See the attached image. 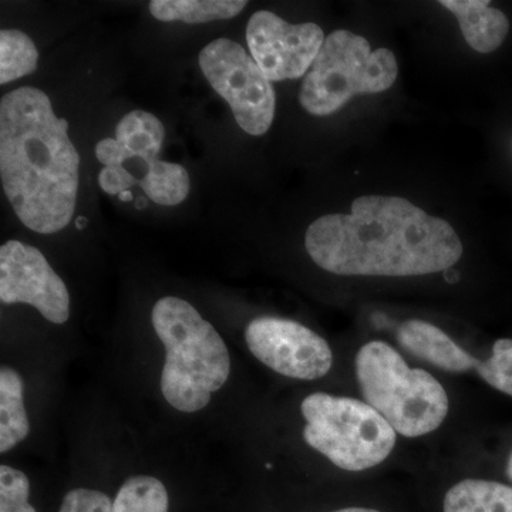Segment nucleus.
<instances>
[{"label": "nucleus", "mask_w": 512, "mask_h": 512, "mask_svg": "<svg viewBox=\"0 0 512 512\" xmlns=\"http://www.w3.org/2000/svg\"><path fill=\"white\" fill-rule=\"evenodd\" d=\"M312 261L330 274L406 278L448 271L463 256L457 232L406 198L365 195L349 214L312 222L305 235Z\"/></svg>", "instance_id": "f257e3e1"}, {"label": "nucleus", "mask_w": 512, "mask_h": 512, "mask_svg": "<svg viewBox=\"0 0 512 512\" xmlns=\"http://www.w3.org/2000/svg\"><path fill=\"white\" fill-rule=\"evenodd\" d=\"M80 156L69 123L57 119L49 97L20 87L0 101V174L20 221L39 234H55L73 220Z\"/></svg>", "instance_id": "f03ea898"}, {"label": "nucleus", "mask_w": 512, "mask_h": 512, "mask_svg": "<svg viewBox=\"0 0 512 512\" xmlns=\"http://www.w3.org/2000/svg\"><path fill=\"white\" fill-rule=\"evenodd\" d=\"M154 330L165 348L164 399L178 412H200L227 383L231 357L220 333L184 299L167 296L154 305Z\"/></svg>", "instance_id": "7ed1b4c3"}, {"label": "nucleus", "mask_w": 512, "mask_h": 512, "mask_svg": "<svg viewBox=\"0 0 512 512\" xmlns=\"http://www.w3.org/2000/svg\"><path fill=\"white\" fill-rule=\"evenodd\" d=\"M356 379L365 402L400 436L416 439L439 429L450 410L446 389L433 375L413 369L382 340L357 350Z\"/></svg>", "instance_id": "20e7f679"}, {"label": "nucleus", "mask_w": 512, "mask_h": 512, "mask_svg": "<svg viewBox=\"0 0 512 512\" xmlns=\"http://www.w3.org/2000/svg\"><path fill=\"white\" fill-rule=\"evenodd\" d=\"M301 412L303 440L340 470H370L396 447V431L366 402L313 393L303 399Z\"/></svg>", "instance_id": "39448f33"}, {"label": "nucleus", "mask_w": 512, "mask_h": 512, "mask_svg": "<svg viewBox=\"0 0 512 512\" xmlns=\"http://www.w3.org/2000/svg\"><path fill=\"white\" fill-rule=\"evenodd\" d=\"M397 74L396 56L389 49L372 50L365 37L335 30L303 79L299 103L312 116H329L357 94L386 92Z\"/></svg>", "instance_id": "423d86ee"}, {"label": "nucleus", "mask_w": 512, "mask_h": 512, "mask_svg": "<svg viewBox=\"0 0 512 512\" xmlns=\"http://www.w3.org/2000/svg\"><path fill=\"white\" fill-rule=\"evenodd\" d=\"M200 67L231 107L238 126L251 136H264L274 121L276 96L254 57L232 40L217 39L202 49Z\"/></svg>", "instance_id": "0eeeda50"}, {"label": "nucleus", "mask_w": 512, "mask_h": 512, "mask_svg": "<svg viewBox=\"0 0 512 512\" xmlns=\"http://www.w3.org/2000/svg\"><path fill=\"white\" fill-rule=\"evenodd\" d=\"M245 340L252 355L279 375L318 380L332 369L329 343L295 320L261 316L249 322Z\"/></svg>", "instance_id": "6e6552de"}, {"label": "nucleus", "mask_w": 512, "mask_h": 512, "mask_svg": "<svg viewBox=\"0 0 512 512\" xmlns=\"http://www.w3.org/2000/svg\"><path fill=\"white\" fill-rule=\"evenodd\" d=\"M325 39L315 23L291 25L268 10L254 13L247 26L249 52L271 82L302 77L312 67Z\"/></svg>", "instance_id": "1a4fd4ad"}, {"label": "nucleus", "mask_w": 512, "mask_h": 512, "mask_svg": "<svg viewBox=\"0 0 512 512\" xmlns=\"http://www.w3.org/2000/svg\"><path fill=\"white\" fill-rule=\"evenodd\" d=\"M0 301L35 306L49 322L70 316V295L45 255L32 245L9 241L0 248Z\"/></svg>", "instance_id": "9d476101"}, {"label": "nucleus", "mask_w": 512, "mask_h": 512, "mask_svg": "<svg viewBox=\"0 0 512 512\" xmlns=\"http://www.w3.org/2000/svg\"><path fill=\"white\" fill-rule=\"evenodd\" d=\"M397 340L404 350L444 372L476 370L488 386L512 397V339L495 340L491 356L481 360L460 348L433 323L412 319L397 330Z\"/></svg>", "instance_id": "9b49d317"}, {"label": "nucleus", "mask_w": 512, "mask_h": 512, "mask_svg": "<svg viewBox=\"0 0 512 512\" xmlns=\"http://www.w3.org/2000/svg\"><path fill=\"white\" fill-rule=\"evenodd\" d=\"M165 128L154 114L134 110L116 127V138H104L96 146V157L106 167H121L128 160L140 158L148 164L160 160Z\"/></svg>", "instance_id": "f8f14e48"}, {"label": "nucleus", "mask_w": 512, "mask_h": 512, "mask_svg": "<svg viewBox=\"0 0 512 512\" xmlns=\"http://www.w3.org/2000/svg\"><path fill=\"white\" fill-rule=\"evenodd\" d=\"M458 20L461 33L471 49L478 53L495 52L510 32V22L488 0H441Z\"/></svg>", "instance_id": "ddd939ff"}, {"label": "nucleus", "mask_w": 512, "mask_h": 512, "mask_svg": "<svg viewBox=\"0 0 512 512\" xmlns=\"http://www.w3.org/2000/svg\"><path fill=\"white\" fill-rule=\"evenodd\" d=\"M443 512H512V487L497 481L466 478L448 488Z\"/></svg>", "instance_id": "4468645a"}, {"label": "nucleus", "mask_w": 512, "mask_h": 512, "mask_svg": "<svg viewBox=\"0 0 512 512\" xmlns=\"http://www.w3.org/2000/svg\"><path fill=\"white\" fill-rule=\"evenodd\" d=\"M30 423L23 403V380L18 372L0 370V453H8L28 437Z\"/></svg>", "instance_id": "2eb2a0df"}, {"label": "nucleus", "mask_w": 512, "mask_h": 512, "mask_svg": "<svg viewBox=\"0 0 512 512\" xmlns=\"http://www.w3.org/2000/svg\"><path fill=\"white\" fill-rule=\"evenodd\" d=\"M247 5L244 0H153L150 12L161 22L207 23L235 18Z\"/></svg>", "instance_id": "dca6fc26"}, {"label": "nucleus", "mask_w": 512, "mask_h": 512, "mask_svg": "<svg viewBox=\"0 0 512 512\" xmlns=\"http://www.w3.org/2000/svg\"><path fill=\"white\" fill-rule=\"evenodd\" d=\"M140 187L156 204L174 207L190 194V175L183 165L158 160L150 165Z\"/></svg>", "instance_id": "f3484780"}, {"label": "nucleus", "mask_w": 512, "mask_h": 512, "mask_svg": "<svg viewBox=\"0 0 512 512\" xmlns=\"http://www.w3.org/2000/svg\"><path fill=\"white\" fill-rule=\"evenodd\" d=\"M39 52L28 35L15 29L0 32V84L15 82L35 72Z\"/></svg>", "instance_id": "a211bd4d"}, {"label": "nucleus", "mask_w": 512, "mask_h": 512, "mask_svg": "<svg viewBox=\"0 0 512 512\" xmlns=\"http://www.w3.org/2000/svg\"><path fill=\"white\" fill-rule=\"evenodd\" d=\"M167 488L156 477L134 476L121 485L113 512H168Z\"/></svg>", "instance_id": "6ab92c4d"}, {"label": "nucleus", "mask_w": 512, "mask_h": 512, "mask_svg": "<svg viewBox=\"0 0 512 512\" xmlns=\"http://www.w3.org/2000/svg\"><path fill=\"white\" fill-rule=\"evenodd\" d=\"M30 483L25 473L0 467V512H37L29 503Z\"/></svg>", "instance_id": "aec40b11"}, {"label": "nucleus", "mask_w": 512, "mask_h": 512, "mask_svg": "<svg viewBox=\"0 0 512 512\" xmlns=\"http://www.w3.org/2000/svg\"><path fill=\"white\" fill-rule=\"evenodd\" d=\"M113 503L101 491L76 488L66 494L59 512H113Z\"/></svg>", "instance_id": "412c9836"}, {"label": "nucleus", "mask_w": 512, "mask_h": 512, "mask_svg": "<svg viewBox=\"0 0 512 512\" xmlns=\"http://www.w3.org/2000/svg\"><path fill=\"white\" fill-rule=\"evenodd\" d=\"M101 190L110 195H120L121 192L130 191L136 184L133 175L128 173L126 167H104L99 174Z\"/></svg>", "instance_id": "4be33fe9"}, {"label": "nucleus", "mask_w": 512, "mask_h": 512, "mask_svg": "<svg viewBox=\"0 0 512 512\" xmlns=\"http://www.w3.org/2000/svg\"><path fill=\"white\" fill-rule=\"evenodd\" d=\"M332 512H382L379 510H375V508H367V507H348L342 508V510H336Z\"/></svg>", "instance_id": "5701e85b"}, {"label": "nucleus", "mask_w": 512, "mask_h": 512, "mask_svg": "<svg viewBox=\"0 0 512 512\" xmlns=\"http://www.w3.org/2000/svg\"><path fill=\"white\" fill-rule=\"evenodd\" d=\"M148 207V200L147 198L140 197L138 200H136V208L137 210H144V208Z\"/></svg>", "instance_id": "b1692460"}, {"label": "nucleus", "mask_w": 512, "mask_h": 512, "mask_svg": "<svg viewBox=\"0 0 512 512\" xmlns=\"http://www.w3.org/2000/svg\"><path fill=\"white\" fill-rule=\"evenodd\" d=\"M119 197H120V200L123 202L131 201V200H133V192H131V191L121 192Z\"/></svg>", "instance_id": "393cba45"}, {"label": "nucleus", "mask_w": 512, "mask_h": 512, "mask_svg": "<svg viewBox=\"0 0 512 512\" xmlns=\"http://www.w3.org/2000/svg\"><path fill=\"white\" fill-rule=\"evenodd\" d=\"M74 224H76L77 229H83L87 225V218L77 217L76 221H74Z\"/></svg>", "instance_id": "a878e982"}, {"label": "nucleus", "mask_w": 512, "mask_h": 512, "mask_svg": "<svg viewBox=\"0 0 512 512\" xmlns=\"http://www.w3.org/2000/svg\"><path fill=\"white\" fill-rule=\"evenodd\" d=\"M507 477L512 481V451L507 461Z\"/></svg>", "instance_id": "bb28decb"}]
</instances>
